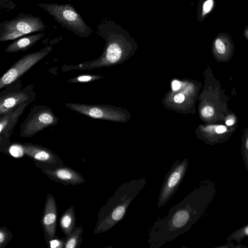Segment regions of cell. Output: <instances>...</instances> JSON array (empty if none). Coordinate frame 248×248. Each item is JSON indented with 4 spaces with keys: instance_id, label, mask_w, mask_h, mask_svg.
I'll return each mask as SVG.
<instances>
[{
    "instance_id": "6da1fadb",
    "label": "cell",
    "mask_w": 248,
    "mask_h": 248,
    "mask_svg": "<svg viewBox=\"0 0 248 248\" xmlns=\"http://www.w3.org/2000/svg\"><path fill=\"white\" fill-rule=\"evenodd\" d=\"M217 192L215 184L202 181L181 202L170 209L167 215L150 227L147 241L150 248H159L188 232L202 216Z\"/></svg>"
},
{
    "instance_id": "7a4b0ae2",
    "label": "cell",
    "mask_w": 248,
    "mask_h": 248,
    "mask_svg": "<svg viewBox=\"0 0 248 248\" xmlns=\"http://www.w3.org/2000/svg\"><path fill=\"white\" fill-rule=\"evenodd\" d=\"M146 182V179L142 177L122 184L100 209L93 233L106 232L123 220L130 203Z\"/></svg>"
},
{
    "instance_id": "3957f363",
    "label": "cell",
    "mask_w": 248,
    "mask_h": 248,
    "mask_svg": "<svg viewBox=\"0 0 248 248\" xmlns=\"http://www.w3.org/2000/svg\"><path fill=\"white\" fill-rule=\"evenodd\" d=\"M203 75L204 85L198 98L199 117L205 124L224 122L226 115L232 112L228 106L229 97L225 94V91L215 78L209 65H207Z\"/></svg>"
},
{
    "instance_id": "277c9868",
    "label": "cell",
    "mask_w": 248,
    "mask_h": 248,
    "mask_svg": "<svg viewBox=\"0 0 248 248\" xmlns=\"http://www.w3.org/2000/svg\"><path fill=\"white\" fill-rule=\"evenodd\" d=\"M202 86V83L195 79L174 78L162 103L165 108L178 113L195 114Z\"/></svg>"
},
{
    "instance_id": "5b68a950",
    "label": "cell",
    "mask_w": 248,
    "mask_h": 248,
    "mask_svg": "<svg viewBox=\"0 0 248 248\" xmlns=\"http://www.w3.org/2000/svg\"><path fill=\"white\" fill-rule=\"evenodd\" d=\"M37 5L45 10L62 26L80 37H89L92 30L79 13L70 4L39 3Z\"/></svg>"
},
{
    "instance_id": "8992f818",
    "label": "cell",
    "mask_w": 248,
    "mask_h": 248,
    "mask_svg": "<svg viewBox=\"0 0 248 248\" xmlns=\"http://www.w3.org/2000/svg\"><path fill=\"white\" fill-rule=\"evenodd\" d=\"M46 28L40 17L21 13L15 18L3 21L0 25V41L17 39Z\"/></svg>"
},
{
    "instance_id": "52a82bcc",
    "label": "cell",
    "mask_w": 248,
    "mask_h": 248,
    "mask_svg": "<svg viewBox=\"0 0 248 248\" xmlns=\"http://www.w3.org/2000/svg\"><path fill=\"white\" fill-rule=\"evenodd\" d=\"M19 79L7 85L0 93V117L12 111L20 105L30 104L36 99V93L33 84L22 88Z\"/></svg>"
},
{
    "instance_id": "ba28073f",
    "label": "cell",
    "mask_w": 248,
    "mask_h": 248,
    "mask_svg": "<svg viewBox=\"0 0 248 248\" xmlns=\"http://www.w3.org/2000/svg\"><path fill=\"white\" fill-rule=\"evenodd\" d=\"M68 108L93 119L118 123L129 121L131 115L126 109L110 105H88L78 103H66Z\"/></svg>"
},
{
    "instance_id": "9c48e42d",
    "label": "cell",
    "mask_w": 248,
    "mask_h": 248,
    "mask_svg": "<svg viewBox=\"0 0 248 248\" xmlns=\"http://www.w3.org/2000/svg\"><path fill=\"white\" fill-rule=\"evenodd\" d=\"M59 118L44 105L34 106L20 127L21 138H31L44 129L56 125Z\"/></svg>"
},
{
    "instance_id": "30bf717a",
    "label": "cell",
    "mask_w": 248,
    "mask_h": 248,
    "mask_svg": "<svg viewBox=\"0 0 248 248\" xmlns=\"http://www.w3.org/2000/svg\"><path fill=\"white\" fill-rule=\"evenodd\" d=\"M52 49V46H47L38 51L22 57L1 77L0 89L19 79L33 66L46 57Z\"/></svg>"
},
{
    "instance_id": "8fae6325",
    "label": "cell",
    "mask_w": 248,
    "mask_h": 248,
    "mask_svg": "<svg viewBox=\"0 0 248 248\" xmlns=\"http://www.w3.org/2000/svg\"><path fill=\"white\" fill-rule=\"evenodd\" d=\"M189 166L186 157L181 161L176 160L167 173L161 187L157 203V208L165 205L179 187Z\"/></svg>"
},
{
    "instance_id": "7c38bea8",
    "label": "cell",
    "mask_w": 248,
    "mask_h": 248,
    "mask_svg": "<svg viewBox=\"0 0 248 248\" xmlns=\"http://www.w3.org/2000/svg\"><path fill=\"white\" fill-rule=\"evenodd\" d=\"M237 125L229 127L221 124H200L195 129L197 138L205 144L214 145L227 141L236 130Z\"/></svg>"
},
{
    "instance_id": "4fadbf2b",
    "label": "cell",
    "mask_w": 248,
    "mask_h": 248,
    "mask_svg": "<svg viewBox=\"0 0 248 248\" xmlns=\"http://www.w3.org/2000/svg\"><path fill=\"white\" fill-rule=\"evenodd\" d=\"M34 164L50 180L63 185H78L85 182L84 178L80 173L64 165Z\"/></svg>"
},
{
    "instance_id": "5bb4252c",
    "label": "cell",
    "mask_w": 248,
    "mask_h": 248,
    "mask_svg": "<svg viewBox=\"0 0 248 248\" xmlns=\"http://www.w3.org/2000/svg\"><path fill=\"white\" fill-rule=\"evenodd\" d=\"M29 104H23L0 117V151L9 155L10 137L19 117Z\"/></svg>"
},
{
    "instance_id": "9a60e30c",
    "label": "cell",
    "mask_w": 248,
    "mask_h": 248,
    "mask_svg": "<svg viewBox=\"0 0 248 248\" xmlns=\"http://www.w3.org/2000/svg\"><path fill=\"white\" fill-rule=\"evenodd\" d=\"M24 154L34 163L45 165H63L62 159L51 150L31 143H22Z\"/></svg>"
},
{
    "instance_id": "2e32d148",
    "label": "cell",
    "mask_w": 248,
    "mask_h": 248,
    "mask_svg": "<svg viewBox=\"0 0 248 248\" xmlns=\"http://www.w3.org/2000/svg\"><path fill=\"white\" fill-rule=\"evenodd\" d=\"M57 207L52 194H48L45 203L41 223L46 243L56 236Z\"/></svg>"
},
{
    "instance_id": "e0dca14e",
    "label": "cell",
    "mask_w": 248,
    "mask_h": 248,
    "mask_svg": "<svg viewBox=\"0 0 248 248\" xmlns=\"http://www.w3.org/2000/svg\"><path fill=\"white\" fill-rule=\"evenodd\" d=\"M234 46L230 35L220 33L213 41L212 50L216 61L227 62L230 61L234 53Z\"/></svg>"
},
{
    "instance_id": "ac0fdd59",
    "label": "cell",
    "mask_w": 248,
    "mask_h": 248,
    "mask_svg": "<svg viewBox=\"0 0 248 248\" xmlns=\"http://www.w3.org/2000/svg\"><path fill=\"white\" fill-rule=\"evenodd\" d=\"M44 35V32H40L19 38L9 45L5 51L9 53L25 51L39 41Z\"/></svg>"
},
{
    "instance_id": "d6986e66",
    "label": "cell",
    "mask_w": 248,
    "mask_h": 248,
    "mask_svg": "<svg viewBox=\"0 0 248 248\" xmlns=\"http://www.w3.org/2000/svg\"><path fill=\"white\" fill-rule=\"evenodd\" d=\"M59 223L65 237L72 233L76 228V215L73 206H70L63 213L60 217Z\"/></svg>"
},
{
    "instance_id": "ffe728a7",
    "label": "cell",
    "mask_w": 248,
    "mask_h": 248,
    "mask_svg": "<svg viewBox=\"0 0 248 248\" xmlns=\"http://www.w3.org/2000/svg\"><path fill=\"white\" fill-rule=\"evenodd\" d=\"M83 231L81 225L76 227L72 233L65 238L64 248H78L82 243Z\"/></svg>"
},
{
    "instance_id": "44dd1931",
    "label": "cell",
    "mask_w": 248,
    "mask_h": 248,
    "mask_svg": "<svg viewBox=\"0 0 248 248\" xmlns=\"http://www.w3.org/2000/svg\"><path fill=\"white\" fill-rule=\"evenodd\" d=\"M248 240V224L232 232L227 237L228 242L235 241L240 243L245 238Z\"/></svg>"
},
{
    "instance_id": "7402d4cb",
    "label": "cell",
    "mask_w": 248,
    "mask_h": 248,
    "mask_svg": "<svg viewBox=\"0 0 248 248\" xmlns=\"http://www.w3.org/2000/svg\"><path fill=\"white\" fill-rule=\"evenodd\" d=\"M104 76L92 74H82L67 80L71 83H90L104 78Z\"/></svg>"
},
{
    "instance_id": "603a6c76",
    "label": "cell",
    "mask_w": 248,
    "mask_h": 248,
    "mask_svg": "<svg viewBox=\"0 0 248 248\" xmlns=\"http://www.w3.org/2000/svg\"><path fill=\"white\" fill-rule=\"evenodd\" d=\"M241 153L246 169L248 172V127L244 130L242 135Z\"/></svg>"
},
{
    "instance_id": "cb8c5ba5",
    "label": "cell",
    "mask_w": 248,
    "mask_h": 248,
    "mask_svg": "<svg viewBox=\"0 0 248 248\" xmlns=\"http://www.w3.org/2000/svg\"><path fill=\"white\" fill-rule=\"evenodd\" d=\"M13 237L12 232L6 226L0 227V248L7 246Z\"/></svg>"
},
{
    "instance_id": "d4e9b609",
    "label": "cell",
    "mask_w": 248,
    "mask_h": 248,
    "mask_svg": "<svg viewBox=\"0 0 248 248\" xmlns=\"http://www.w3.org/2000/svg\"><path fill=\"white\" fill-rule=\"evenodd\" d=\"M9 154L15 157H20L25 155L22 143L15 142L10 145Z\"/></svg>"
},
{
    "instance_id": "484cf974",
    "label": "cell",
    "mask_w": 248,
    "mask_h": 248,
    "mask_svg": "<svg viewBox=\"0 0 248 248\" xmlns=\"http://www.w3.org/2000/svg\"><path fill=\"white\" fill-rule=\"evenodd\" d=\"M65 238L54 236L51 239H50L46 244L48 247L51 248H64Z\"/></svg>"
},
{
    "instance_id": "4316f807",
    "label": "cell",
    "mask_w": 248,
    "mask_h": 248,
    "mask_svg": "<svg viewBox=\"0 0 248 248\" xmlns=\"http://www.w3.org/2000/svg\"><path fill=\"white\" fill-rule=\"evenodd\" d=\"M223 122L226 125L229 127L236 125L238 123L237 117L232 111L226 115Z\"/></svg>"
},
{
    "instance_id": "83f0119b",
    "label": "cell",
    "mask_w": 248,
    "mask_h": 248,
    "mask_svg": "<svg viewBox=\"0 0 248 248\" xmlns=\"http://www.w3.org/2000/svg\"><path fill=\"white\" fill-rule=\"evenodd\" d=\"M214 5V0H206L202 6V16H205L209 13L213 9Z\"/></svg>"
},
{
    "instance_id": "f1b7e54d",
    "label": "cell",
    "mask_w": 248,
    "mask_h": 248,
    "mask_svg": "<svg viewBox=\"0 0 248 248\" xmlns=\"http://www.w3.org/2000/svg\"><path fill=\"white\" fill-rule=\"evenodd\" d=\"M229 243H228L225 245H223L217 247L216 248H247V246H243L241 244H237V246H234V244L232 243L231 242H228Z\"/></svg>"
},
{
    "instance_id": "f546056e",
    "label": "cell",
    "mask_w": 248,
    "mask_h": 248,
    "mask_svg": "<svg viewBox=\"0 0 248 248\" xmlns=\"http://www.w3.org/2000/svg\"><path fill=\"white\" fill-rule=\"evenodd\" d=\"M244 35L246 38L248 40V26H247L244 30Z\"/></svg>"
}]
</instances>
